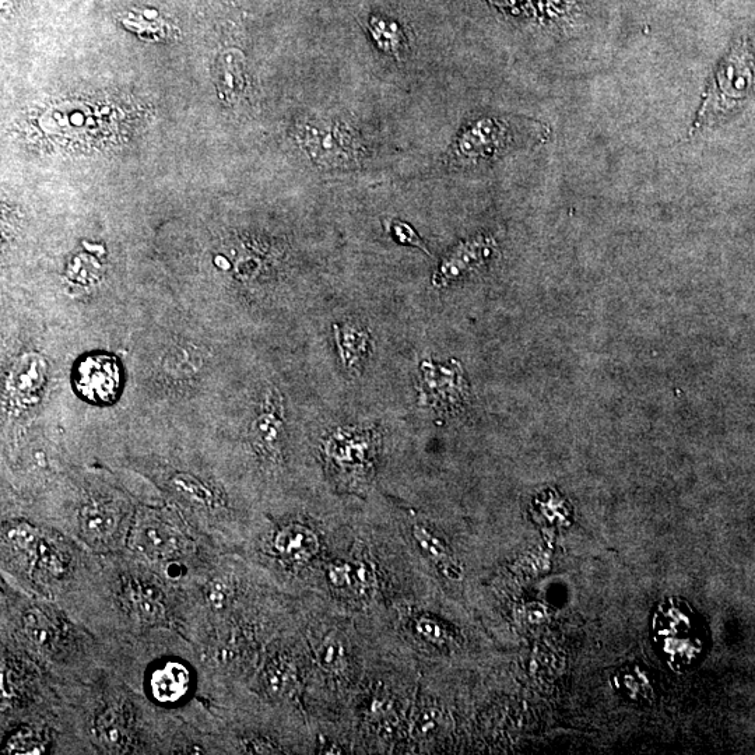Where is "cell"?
I'll list each match as a JSON object with an SVG mask.
<instances>
[{"label": "cell", "instance_id": "obj_11", "mask_svg": "<svg viewBox=\"0 0 755 755\" xmlns=\"http://www.w3.org/2000/svg\"><path fill=\"white\" fill-rule=\"evenodd\" d=\"M333 328H335L337 347H339L344 368L351 374H356L367 356L370 336L367 330L358 328L353 323H346L343 326L335 325Z\"/></svg>", "mask_w": 755, "mask_h": 755}, {"label": "cell", "instance_id": "obj_13", "mask_svg": "<svg viewBox=\"0 0 755 755\" xmlns=\"http://www.w3.org/2000/svg\"><path fill=\"white\" fill-rule=\"evenodd\" d=\"M80 521H82L83 529L90 535L103 536L115 528L117 516L107 505L91 502L83 508Z\"/></svg>", "mask_w": 755, "mask_h": 755}, {"label": "cell", "instance_id": "obj_21", "mask_svg": "<svg viewBox=\"0 0 755 755\" xmlns=\"http://www.w3.org/2000/svg\"><path fill=\"white\" fill-rule=\"evenodd\" d=\"M291 679V672L289 666L284 663H277L269 670L268 673V686L273 693L279 694L282 691L287 690Z\"/></svg>", "mask_w": 755, "mask_h": 755}, {"label": "cell", "instance_id": "obj_17", "mask_svg": "<svg viewBox=\"0 0 755 755\" xmlns=\"http://www.w3.org/2000/svg\"><path fill=\"white\" fill-rule=\"evenodd\" d=\"M153 589H139V592L133 593V602L138 607L140 613L146 618L154 620L163 616L164 609L161 606L160 599L157 595H154Z\"/></svg>", "mask_w": 755, "mask_h": 755}, {"label": "cell", "instance_id": "obj_18", "mask_svg": "<svg viewBox=\"0 0 755 755\" xmlns=\"http://www.w3.org/2000/svg\"><path fill=\"white\" fill-rule=\"evenodd\" d=\"M24 623H26L27 632L31 639L38 645H47L51 642L52 632L41 614L27 613L24 617Z\"/></svg>", "mask_w": 755, "mask_h": 755}, {"label": "cell", "instance_id": "obj_26", "mask_svg": "<svg viewBox=\"0 0 755 755\" xmlns=\"http://www.w3.org/2000/svg\"><path fill=\"white\" fill-rule=\"evenodd\" d=\"M417 627H419V631L421 634L424 635V637H427V639H431V641H442V635H445L444 632H442L440 625L435 624L434 621L426 620H420L419 624H417Z\"/></svg>", "mask_w": 755, "mask_h": 755}, {"label": "cell", "instance_id": "obj_27", "mask_svg": "<svg viewBox=\"0 0 755 755\" xmlns=\"http://www.w3.org/2000/svg\"><path fill=\"white\" fill-rule=\"evenodd\" d=\"M437 721L438 715L435 714V711H430L428 714L421 716L416 728L419 730L421 736L430 735L433 730L437 729Z\"/></svg>", "mask_w": 755, "mask_h": 755}, {"label": "cell", "instance_id": "obj_25", "mask_svg": "<svg viewBox=\"0 0 755 755\" xmlns=\"http://www.w3.org/2000/svg\"><path fill=\"white\" fill-rule=\"evenodd\" d=\"M228 593H230L228 586L224 584L223 581H220V579H217V581H214L212 586H210L207 599H209V603L212 604L213 607L221 609V607L227 602Z\"/></svg>", "mask_w": 755, "mask_h": 755}, {"label": "cell", "instance_id": "obj_5", "mask_svg": "<svg viewBox=\"0 0 755 755\" xmlns=\"http://www.w3.org/2000/svg\"><path fill=\"white\" fill-rule=\"evenodd\" d=\"M206 364V350L199 349L195 343L170 342L160 353L157 360V375L160 382L170 386L192 384Z\"/></svg>", "mask_w": 755, "mask_h": 755}, {"label": "cell", "instance_id": "obj_12", "mask_svg": "<svg viewBox=\"0 0 755 755\" xmlns=\"http://www.w3.org/2000/svg\"><path fill=\"white\" fill-rule=\"evenodd\" d=\"M501 7H507L512 12H533L536 14L546 13L553 16H568L579 6V0H494Z\"/></svg>", "mask_w": 755, "mask_h": 755}, {"label": "cell", "instance_id": "obj_10", "mask_svg": "<svg viewBox=\"0 0 755 755\" xmlns=\"http://www.w3.org/2000/svg\"><path fill=\"white\" fill-rule=\"evenodd\" d=\"M275 546L282 556L297 563L311 560L318 553V536L304 526H287L276 536Z\"/></svg>", "mask_w": 755, "mask_h": 755}, {"label": "cell", "instance_id": "obj_15", "mask_svg": "<svg viewBox=\"0 0 755 755\" xmlns=\"http://www.w3.org/2000/svg\"><path fill=\"white\" fill-rule=\"evenodd\" d=\"M171 484L179 494L184 495L189 501L198 502V504L206 505V507H210L214 502L212 491L202 481L189 476V474H175L171 479Z\"/></svg>", "mask_w": 755, "mask_h": 755}, {"label": "cell", "instance_id": "obj_19", "mask_svg": "<svg viewBox=\"0 0 755 755\" xmlns=\"http://www.w3.org/2000/svg\"><path fill=\"white\" fill-rule=\"evenodd\" d=\"M7 537H9L10 542H12L14 546L19 547L21 550L35 551L37 550L38 544H40L37 533L34 532L33 528H30V526L27 525L16 526V528L10 529Z\"/></svg>", "mask_w": 755, "mask_h": 755}, {"label": "cell", "instance_id": "obj_9", "mask_svg": "<svg viewBox=\"0 0 755 755\" xmlns=\"http://www.w3.org/2000/svg\"><path fill=\"white\" fill-rule=\"evenodd\" d=\"M151 694L161 704H175L188 694L191 673L182 663L168 662L151 674Z\"/></svg>", "mask_w": 755, "mask_h": 755}, {"label": "cell", "instance_id": "obj_7", "mask_svg": "<svg viewBox=\"0 0 755 755\" xmlns=\"http://www.w3.org/2000/svg\"><path fill=\"white\" fill-rule=\"evenodd\" d=\"M249 433L255 447L263 453L276 455L279 452L284 433V405L282 396L275 389L266 393Z\"/></svg>", "mask_w": 755, "mask_h": 755}, {"label": "cell", "instance_id": "obj_6", "mask_svg": "<svg viewBox=\"0 0 755 755\" xmlns=\"http://www.w3.org/2000/svg\"><path fill=\"white\" fill-rule=\"evenodd\" d=\"M495 252V241L490 237H476L462 242L442 261L435 272V287H445L453 280L481 268L490 261Z\"/></svg>", "mask_w": 755, "mask_h": 755}, {"label": "cell", "instance_id": "obj_16", "mask_svg": "<svg viewBox=\"0 0 755 755\" xmlns=\"http://www.w3.org/2000/svg\"><path fill=\"white\" fill-rule=\"evenodd\" d=\"M414 537H416L420 546H423L424 550L430 553L431 557H434L437 561H441V563H445V570L451 571V568L448 567L451 560H449L447 550H445L444 544L437 537L431 535L428 530L421 528V526L414 528Z\"/></svg>", "mask_w": 755, "mask_h": 755}, {"label": "cell", "instance_id": "obj_23", "mask_svg": "<svg viewBox=\"0 0 755 755\" xmlns=\"http://www.w3.org/2000/svg\"><path fill=\"white\" fill-rule=\"evenodd\" d=\"M342 653V646L337 644L336 641L329 639V641H326L325 644L321 646L319 660H321L323 666L336 667L337 663L340 662L339 659L342 658Z\"/></svg>", "mask_w": 755, "mask_h": 755}, {"label": "cell", "instance_id": "obj_2", "mask_svg": "<svg viewBox=\"0 0 755 755\" xmlns=\"http://www.w3.org/2000/svg\"><path fill=\"white\" fill-rule=\"evenodd\" d=\"M302 145L309 156L328 167L353 165L363 154L356 132L336 122H316L305 126Z\"/></svg>", "mask_w": 755, "mask_h": 755}, {"label": "cell", "instance_id": "obj_20", "mask_svg": "<svg viewBox=\"0 0 755 755\" xmlns=\"http://www.w3.org/2000/svg\"><path fill=\"white\" fill-rule=\"evenodd\" d=\"M98 733H100L101 740L110 746H121L124 742V735H122L121 726L118 725L111 716H105L98 722Z\"/></svg>", "mask_w": 755, "mask_h": 755}, {"label": "cell", "instance_id": "obj_22", "mask_svg": "<svg viewBox=\"0 0 755 755\" xmlns=\"http://www.w3.org/2000/svg\"><path fill=\"white\" fill-rule=\"evenodd\" d=\"M38 556H40L42 564H44V567L47 568V570L51 571L52 574L61 575L63 572V563L62 558L58 556V554L55 553L54 550L51 549V547H48L47 544L40 542L37 547Z\"/></svg>", "mask_w": 755, "mask_h": 755}, {"label": "cell", "instance_id": "obj_4", "mask_svg": "<svg viewBox=\"0 0 755 755\" xmlns=\"http://www.w3.org/2000/svg\"><path fill=\"white\" fill-rule=\"evenodd\" d=\"M75 385L83 398L94 403H110L121 388V368L112 356H87L77 365Z\"/></svg>", "mask_w": 755, "mask_h": 755}, {"label": "cell", "instance_id": "obj_3", "mask_svg": "<svg viewBox=\"0 0 755 755\" xmlns=\"http://www.w3.org/2000/svg\"><path fill=\"white\" fill-rule=\"evenodd\" d=\"M523 124L525 121L515 122L514 119L507 118L480 119L460 136L458 154L469 161L501 156L521 142L522 136L518 129L523 128Z\"/></svg>", "mask_w": 755, "mask_h": 755}, {"label": "cell", "instance_id": "obj_1", "mask_svg": "<svg viewBox=\"0 0 755 755\" xmlns=\"http://www.w3.org/2000/svg\"><path fill=\"white\" fill-rule=\"evenodd\" d=\"M755 90V52L750 42H736L716 66L707 89L702 94L700 110L691 125V135L709 126L721 124L747 100Z\"/></svg>", "mask_w": 755, "mask_h": 755}, {"label": "cell", "instance_id": "obj_24", "mask_svg": "<svg viewBox=\"0 0 755 755\" xmlns=\"http://www.w3.org/2000/svg\"><path fill=\"white\" fill-rule=\"evenodd\" d=\"M393 233H395L396 238L402 244H412L414 247L423 249L424 252H427V248L424 247L423 241L420 240L419 237H417V234L414 233V230L412 227L407 226L405 223H396L395 226H393Z\"/></svg>", "mask_w": 755, "mask_h": 755}, {"label": "cell", "instance_id": "obj_8", "mask_svg": "<svg viewBox=\"0 0 755 755\" xmlns=\"http://www.w3.org/2000/svg\"><path fill=\"white\" fill-rule=\"evenodd\" d=\"M424 389L430 393L431 403L444 406H460L467 399V382L459 365L455 368H437L434 364H424Z\"/></svg>", "mask_w": 755, "mask_h": 755}, {"label": "cell", "instance_id": "obj_14", "mask_svg": "<svg viewBox=\"0 0 755 755\" xmlns=\"http://www.w3.org/2000/svg\"><path fill=\"white\" fill-rule=\"evenodd\" d=\"M370 30L379 48L384 49L389 54L399 56L400 51H402L403 42H405V37H403L402 30H400L398 24L374 17L371 20Z\"/></svg>", "mask_w": 755, "mask_h": 755}]
</instances>
